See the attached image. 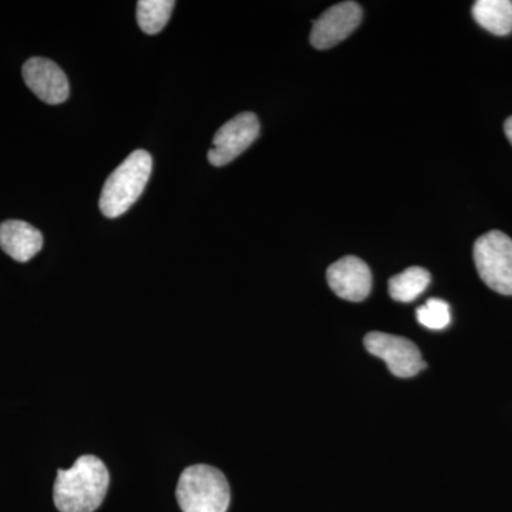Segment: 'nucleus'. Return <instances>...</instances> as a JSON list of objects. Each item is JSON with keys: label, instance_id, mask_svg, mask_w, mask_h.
Listing matches in <instances>:
<instances>
[{"label": "nucleus", "instance_id": "7ed1b4c3", "mask_svg": "<svg viewBox=\"0 0 512 512\" xmlns=\"http://www.w3.org/2000/svg\"><path fill=\"white\" fill-rule=\"evenodd\" d=\"M175 495L183 512H227L231 501L227 478L207 464L185 468Z\"/></svg>", "mask_w": 512, "mask_h": 512}, {"label": "nucleus", "instance_id": "423d86ee", "mask_svg": "<svg viewBox=\"0 0 512 512\" xmlns=\"http://www.w3.org/2000/svg\"><path fill=\"white\" fill-rule=\"evenodd\" d=\"M261 133V124L254 113H241L227 121L215 133L208 161L215 167H224L254 144Z\"/></svg>", "mask_w": 512, "mask_h": 512}, {"label": "nucleus", "instance_id": "ddd939ff", "mask_svg": "<svg viewBox=\"0 0 512 512\" xmlns=\"http://www.w3.org/2000/svg\"><path fill=\"white\" fill-rule=\"evenodd\" d=\"M175 2L173 0H140L137 3V22L147 35H157L165 28Z\"/></svg>", "mask_w": 512, "mask_h": 512}, {"label": "nucleus", "instance_id": "1a4fd4ad", "mask_svg": "<svg viewBox=\"0 0 512 512\" xmlns=\"http://www.w3.org/2000/svg\"><path fill=\"white\" fill-rule=\"evenodd\" d=\"M330 289L349 302L365 301L372 291V272L365 261L357 256H345L328 268Z\"/></svg>", "mask_w": 512, "mask_h": 512}, {"label": "nucleus", "instance_id": "6e6552de", "mask_svg": "<svg viewBox=\"0 0 512 512\" xmlns=\"http://www.w3.org/2000/svg\"><path fill=\"white\" fill-rule=\"evenodd\" d=\"M26 86L43 103L62 104L69 99L70 87L66 74L52 60L45 57H32L22 69Z\"/></svg>", "mask_w": 512, "mask_h": 512}, {"label": "nucleus", "instance_id": "2eb2a0df", "mask_svg": "<svg viewBox=\"0 0 512 512\" xmlns=\"http://www.w3.org/2000/svg\"><path fill=\"white\" fill-rule=\"evenodd\" d=\"M504 131H505V136H507L508 140H510V143L512 144V117H510V119L505 121Z\"/></svg>", "mask_w": 512, "mask_h": 512}, {"label": "nucleus", "instance_id": "f8f14e48", "mask_svg": "<svg viewBox=\"0 0 512 512\" xmlns=\"http://www.w3.org/2000/svg\"><path fill=\"white\" fill-rule=\"evenodd\" d=\"M430 282L429 271L420 266H412L390 279L389 293L396 302H413L429 288Z\"/></svg>", "mask_w": 512, "mask_h": 512}, {"label": "nucleus", "instance_id": "4468645a", "mask_svg": "<svg viewBox=\"0 0 512 512\" xmlns=\"http://www.w3.org/2000/svg\"><path fill=\"white\" fill-rule=\"evenodd\" d=\"M421 326L431 330L446 329L451 322L450 306L441 299H429L416 312Z\"/></svg>", "mask_w": 512, "mask_h": 512}, {"label": "nucleus", "instance_id": "f257e3e1", "mask_svg": "<svg viewBox=\"0 0 512 512\" xmlns=\"http://www.w3.org/2000/svg\"><path fill=\"white\" fill-rule=\"evenodd\" d=\"M110 474L100 458H77L70 470L57 471L53 501L60 512H94L109 490Z\"/></svg>", "mask_w": 512, "mask_h": 512}, {"label": "nucleus", "instance_id": "39448f33", "mask_svg": "<svg viewBox=\"0 0 512 512\" xmlns=\"http://www.w3.org/2000/svg\"><path fill=\"white\" fill-rule=\"evenodd\" d=\"M365 348L370 355L379 357L394 376H416L426 367L419 348L412 340L389 333L372 332L365 336Z\"/></svg>", "mask_w": 512, "mask_h": 512}, {"label": "nucleus", "instance_id": "20e7f679", "mask_svg": "<svg viewBox=\"0 0 512 512\" xmlns=\"http://www.w3.org/2000/svg\"><path fill=\"white\" fill-rule=\"evenodd\" d=\"M474 262L485 285L501 295H512V239L490 231L474 245Z\"/></svg>", "mask_w": 512, "mask_h": 512}, {"label": "nucleus", "instance_id": "9b49d317", "mask_svg": "<svg viewBox=\"0 0 512 512\" xmlns=\"http://www.w3.org/2000/svg\"><path fill=\"white\" fill-rule=\"evenodd\" d=\"M473 18L478 25L495 36L512 32V2L510 0H478L473 6Z\"/></svg>", "mask_w": 512, "mask_h": 512}, {"label": "nucleus", "instance_id": "f03ea898", "mask_svg": "<svg viewBox=\"0 0 512 512\" xmlns=\"http://www.w3.org/2000/svg\"><path fill=\"white\" fill-rule=\"evenodd\" d=\"M151 170L153 158L150 153L144 150L131 153L110 174L101 191L99 205L104 217L119 218L126 214L143 194L150 180Z\"/></svg>", "mask_w": 512, "mask_h": 512}, {"label": "nucleus", "instance_id": "0eeeda50", "mask_svg": "<svg viewBox=\"0 0 512 512\" xmlns=\"http://www.w3.org/2000/svg\"><path fill=\"white\" fill-rule=\"evenodd\" d=\"M359 3L342 2L326 10L313 22L311 43L315 49L325 50L339 45L352 35L362 22Z\"/></svg>", "mask_w": 512, "mask_h": 512}, {"label": "nucleus", "instance_id": "9d476101", "mask_svg": "<svg viewBox=\"0 0 512 512\" xmlns=\"http://www.w3.org/2000/svg\"><path fill=\"white\" fill-rule=\"evenodd\" d=\"M0 248L15 261L28 262L42 251V232L25 221L2 222L0 224Z\"/></svg>", "mask_w": 512, "mask_h": 512}]
</instances>
